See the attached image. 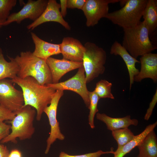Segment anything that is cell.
<instances>
[{
  "label": "cell",
  "instance_id": "cell-2",
  "mask_svg": "<svg viewBox=\"0 0 157 157\" xmlns=\"http://www.w3.org/2000/svg\"><path fill=\"white\" fill-rule=\"evenodd\" d=\"M18 65L17 76H30L42 85L52 83L51 73L46 60L37 57L30 51H22L14 58Z\"/></svg>",
  "mask_w": 157,
  "mask_h": 157
},
{
  "label": "cell",
  "instance_id": "cell-21",
  "mask_svg": "<svg viewBox=\"0 0 157 157\" xmlns=\"http://www.w3.org/2000/svg\"><path fill=\"white\" fill-rule=\"evenodd\" d=\"M157 125V121L148 125L140 134L135 135L133 138L122 147L117 148L114 151V157H123L140 144L145 137L151 131L154 130Z\"/></svg>",
  "mask_w": 157,
  "mask_h": 157
},
{
  "label": "cell",
  "instance_id": "cell-20",
  "mask_svg": "<svg viewBox=\"0 0 157 157\" xmlns=\"http://www.w3.org/2000/svg\"><path fill=\"white\" fill-rule=\"evenodd\" d=\"M137 157H157V137L154 130L148 133L137 146Z\"/></svg>",
  "mask_w": 157,
  "mask_h": 157
},
{
  "label": "cell",
  "instance_id": "cell-30",
  "mask_svg": "<svg viewBox=\"0 0 157 157\" xmlns=\"http://www.w3.org/2000/svg\"><path fill=\"white\" fill-rule=\"evenodd\" d=\"M11 125L0 121V144L1 141L6 137L10 133Z\"/></svg>",
  "mask_w": 157,
  "mask_h": 157
},
{
  "label": "cell",
  "instance_id": "cell-27",
  "mask_svg": "<svg viewBox=\"0 0 157 157\" xmlns=\"http://www.w3.org/2000/svg\"><path fill=\"white\" fill-rule=\"evenodd\" d=\"M114 152L113 148L111 149L110 151H104L101 150H99L94 152L76 155H69L64 151H61L59 154V157H100L102 155L109 154H113Z\"/></svg>",
  "mask_w": 157,
  "mask_h": 157
},
{
  "label": "cell",
  "instance_id": "cell-18",
  "mask_svg": "<svg viewBox=\"0 0 157 157\" xmlns=\"http://www.w3.org/2000/svg\"><path fill=\"white\" fill-rule=\"evenodd\" d=\"M96 118L104 123L107 129L111 131L116 130L128 128L131 125L137 126L138 123V120L131 119L130 115H127L122 117L114 118L110 117L105 113H97Z\"/></svg>",
  "mask_w": 157,
  "mask_h": 157
},
{
  "label": "cell",
  "instance_id": "cell-32",
  "mask_svg": "<svg viewBox=\"0 0 157 157\" xmlns=\"http://www.w3.org/2000/svg\"><path fill=\"white\" fill-rule=\"evenodd\" d=\"M67 0H60V8L61 14L63 17H65L67 14Z\"/></svg>",
  "mask_w": 157,
  "mask_h": 157
},
{
  "label": "cell",
  "instance_id": "cell-26",
  "mask_svg": "<svg viewBox=\"0 0 157 157\" xmlns=\"http://www.w3.org/2000/svg\"><path fill=\"white\" fill-rule=\"evenodd\" d=\"M17 2L16 0H0V20L4 22L7 20Z\"/></svg>",
  "mask_w": 157,
  "mask_h": 157
},
{
  "label": "cell",
  "instance_id": "cell-11",
  "mask_svg": "<svg viewBox=\"0 0 157 157\" xmlns=\"http://www.w3.org/2000/svg\"><path fill=\"white\" fill-rule=\"evenodd\" d=\"M119 0H86L82 10L86 18V25L93 26L109 13V4L119 2Z\"/></svg>",
  "mask_w": 157,
  "mask_h": 157
},
{
  "label": "cell",
  "instance_id": "cell-7",
  "mask_svg": "<svg viewBox=\"0 0 157 157\" xmlns=\"http://www.w3.org/2000/svg\"><path fill=\"white\" fill-rule=\"evenodd\" d=\"M64 94L63 91L56 90L49 106L45 108L44 112L47 115L51 129L49 137L47 140V147L45 154L48 153L51 146L57 139L64 140L65 136L61 132L59 124L57 119L56 115L59 101Z\"/></svg>",
  "mask_w": 157,
  "mask_h": 157
},
{
  "label": "cell",
  "instance_id": "cell-15",
  "mask_svg": "<svg viewBox=\"0 0 157 157\" xmlns=\"http://www.w3.org/2000/svg\"><path fill=\"white\" fill-rule=\"evenodd\" d=\"M141 69L135 76L134 81L140 82L144 79L150 78L156 83L157 82V54L151 52L144 54L140 58Z\"/></svg>",
  "mask_w": 157,
  "mask_h": 157
},
{
  "label": "cell",
  "instance_id": "cell-25",
  "mask_svg": "<svg viewBox=\"0 0 157 157\" xmlns=\"http://www.w3.org/2000/svg\"><path fill=\"white\" fill-rule=\"evenodd\" d=\"M89 96L90 104L88 108L90 110L88 117V123L90 128L93 129L95 127L94 122V117L95 115L99 111L97 106L100 99L94 90L92 92H89Z\"/></svg>",
  "mask_w": 157,
  "mask_h": 157
},
{
  "label": "cell",
  "instance_id": "cell-10",
  "mask_svg": "<svg viewBox=\"0 0 157 157\" xmlns=\"http://www.w3.org/2000/svg\"><path fill=\"white\" fill-rule=\"evenodd\" d=\"M48 1L47 0H28L19 11L10 15L3 23V26L8 25L14 22L20 24L26 19L33 22L35 21L45 9Z\"/></svg>",
  "mask_w": 157,
  "mask_h": 157
},
{
  "label": "cell",
  "instance_id": "cell-23",
  "mask_svg": "<svg viewBox=\"0 0 157 157\" xmlns=\"http://www.w3.org/2000/svg\"><path fill=\"white\" fill-rule=\"evenodd\" d=\"M112 134L117 143V148L122 147L129 142L135 136L128 128L112 131Z\"/></svg>",
  "mask_w": 157,
  "mask_h": 157
},
{
  "label": "cell",
  "instance_id": "cell-12",
  "mask_svg": "<svg viewBox=\"0 0 157 157\" xmlns=\"http://www.w3.org/2000/svg\"><path fill=\"white\" fill-rule=\"evenodd\" d=\"M60 4L56 0H49L47 7L41 15L35 21L27 26L28 30H33L44 23L53 22L61 24L66 29L70 30L69 24L64 19L60 11Z\"/></svg>",
  "mask_w": 157,
  "mask_h": 157
},
{
  "label": "cell",
  "instance_id": "cell-8",
  "mask_svg": "<svg viewBox=\"0 0 157 157\" xmlns=\"http://www.w3.org/2000/svg\"><path fill=\"white\" fill-rule=\"evenodd\" d=\"M84 69L78 68V72L73 77L64 81L56 83H50L47 85L56 90H69L77 93L82 97L86 106L88 108L90 104L89 91Z\"/></svg>",
  "mask_w": 157,
  "mask_h": 157
},
{
  "label": "cell",
  "instance_id": "cell-33",
  "mask_svg": "<svg viewBox=\"0 0 157 157\" xmlns=\"http://www.w3.org/2000/svg\"><path fill=\"white\" fill-rule=\"evenodd\" d=\"M9 151L6 146L0 144V157H8Z\"/></svg>",
  "mask_w": 157,
  "mask_h": 157
},
{
  "label": "cell",
  "instance_id": "cell-17",
  "mask_svg": "<svg viewBox=\"0 0 157 157\" xmlns=\"http://www.w3.org/2000/svg\"><path fill=\"white\" fill-rule=\"evenodd\" d=\"M31 34L35 46L34 50L32 53L35 56L46 60L52 56L61 53L59 44L45 41L33 32H31Z\"/></svg>",
  "mask_w": 157,
  "mask_h": 157
},
{
  "label": "cell",
  "instance_id": "cell-3",
  "mask_svg": "<svg viewBox=\"0 0 157 157\" xmlns=\"http://www.w3.org/2000/svg\"><path fill=\"white\" fill-rule=\"evenodd\" d=\"M123 30L122 45L135 59L157 49L156 46L150 40L148 28L144 21L133 28Z\"/></svg>",
  "mask_w": 157,
  "mask_h": 157
},
{
  "label": "cell",
  "instance_id": "cell-19",
  "mask_svg": "<svg viewBox=\"0 0 157 157\" xmlns=\"http://www.w3.org/2000/svg\"><path fill=\"white\" fill-rule=\"evenodd\" d=\"M150 36H154L157 28V1L148 0L142 16Z\"/></svg>",
  "mask_w": 157,
  "mask_h": 157
},
{
  "label": "cell",
  "instance_id": "cell-13",
  "mask_svg": "<svg viewBox=\"0 0 157 157\" xmlns=\"http://www.w3.org/2000/svg\"><path fill=\"white\" fill-rule=\"evenodd\" d=\"M46 61L51 73L53 83H58L61 77L67 73L83 66V62H74L63 58L59 59L50 57Z\"/></svg>",
  "mask_w": 157,
  "mask_h": 157
},
{
  "label": "cell",
  "instance_id": "cell-35",
  "mask_svg": "<svg viewBox=\"0 0 157 157\" xmlns=\"http://www.w3.org/2000/svg\"><path fill=\"white\" fill-rule=\"evenodd\" d=\"M127 1V0H120L119 2L121 6L123 7L126 3Z\"/></svg>",
  "mask_w": 157,
  "mask_h": 157
},
{
  "label": "cell",
  "instance_id": "cell-16",
  "mask_svg": "<svg viewBox=\"0 0 157 157\" xmlns=\"http://www.w3.org/2000/svg\"><path fill=\"white\" fill-rule=\"evenodd\" d=\"M110 53L112 55L120 56L125 62L129 74L131 90L134 82V77L139 72V70L136 67L135 64L140 63V61L132 56L122 45L116 41L112 45Z\"/></svg>",
  "mask_w": 157,
  "mask_h": 157
},
{
  "label": "cell",
  "instance_id": "cell-28",
  "mask_svg": "<svg viewBox=\"0 0 157 157\" xmlns=\"http://www.w3.org/2000/svg\"><path fill=\"white\" fill-rule=\"evenodd\" d=\"M16 115L3 106L0 105V121H10L12 120Z\"/></svg>",
  "mask_w": 157,
  "mask_h": 157
},
{
  "label": "cell",
  "instance_id": "cell-6",
  "mask_svg": "<svg viewBox=\"0 0 157 157\" xmlns=\"http://www.w3.org/2000/svg\"><path fill=\"white\" fill-rule=\"evenodd\" d=\"M84 46L83 67L87 83H89L104 73L107 55L103 48L94 43L87 42Z\"/></svg>",
  "mask_w": 157,
  "mask_h": 157
},
{
  "label": "cell",
  "instance_id": "cell-24",
  "mask_svg": "<svg viewBox=\"0 0 157 157\" xmlns=\"http://www.w3.org/2000/svg\"><path fill=\"white\" fill-rule=\"evenodd\" d=\"M111 83L106 80H101L96 84L94 91L99 98H108L114 99V97L111 93Z\"/></svg>",
  "mask_w": 157,
  "mask_h": 157
},
{
  "label": "cell",
  "instance_id": "cell-29",
  "mask_svg": "<svg viewBox=\"0 0 157 157\" xmlns=\"http://www.w3.org/2000/svg\"><path fill=\"white\" fill-rule=\"evenodd\" d=\"M157 102V89L154 95L153 98L149 105V108L147 110L146 113L144 116V120L148 121L150 117L154 108Z\"/></svg>",
  "mask_w": 157,
  "mask_h": 157
},
{
  "label": "cell",
  "instance_id": "cell-34",
  "mask_svg": "<svg viewBox=\"0 0 157 157\" xmlns=\"http://www.w3.org/2000/svg\"><path fill=\"white\" fill-rule=\"evenodd\" d=\"M8 157H22V153L18 149H13L9 152Z\"/></svg>",
  "mask_w": 157,
  "mask_h": 157
},
{
  "label": "cell",
  "instance_id": "cell-31",
  "mask_svg": "<svg viewBox=\"0 0 157 157\" xmlns=\"http://www.w3.org/2000/svg\"><path fill=\"white\" fill-rule=\"evenodd\" d=\"M86 1V0H67V8L82 10Z\"/></svg>",
  "mask_w": 157,
  "mask_h": 157
},
{
  "label": "cell",
  "instance_id": "cell-9",
  "mask_svg": "<svg viewBox=\"0 0 157 157\" xmlns=\"http://www.w3.org/2000/svg\"><path fill=\"white\" fill-rule=\"evenodd\" d=\"M11 79L0 80V105L16 113L24 105L22 91L15 88Z\"/></svg>",
  "mask_w": 157,
  "mask_h": 157
},
{
  "label": "cell",
  "instance_id": "cell-14",
  "mask_svg": "<svg viewBox=\"0 0 157 157\" xmlns=\"http://www.w3.org/2000/svg\"><path fill=\"white\" fill-rule=\"evenodd\" d=\"M59 45L63 59L82 62L85 47L78 40L72 37H65Z\"/></svg>",
  "mask_w": 157,
  "mask_h": 157
},
{
  "label": "cell",
  "instance_id": "cell-1",
  "mask_svg": "<svg viewBox=\"0 0 157 157\" xmlns=\"http://www.w3.org/2000/svg\"><path fill=\"white\" fill-rule=\"evenodd\" d=\"M11 80L22 89L24 99L23 106H29L34 108L36 112V119L40 121L44 109L50 104L56 90L40 84L30 76L22 78L16 76Z\"/></svg>",
  "mask_w": 157,
  "mask_h": 157
},
{
  "label": "cell",
  "instance_id": "cell-5",
  "mask_svg": "<svg viewBox=\"0 0 157 157\" xmlns=\"http://www.w3.org/2000/svg\"><path fill=\"white\" fill-rule=\"evenodd\" d=\"M148 0H127L120 9L109 13L106 18L123 30L133 28L140 22Z\"/></svg>",
  "mask_w": 157,
  "mask_h": 157
},
{
  "label": "cell",
  "instance_id": "cell-36",
  "mask_svg": "<svg viewBox=\"0 0 157 157\" xmlns=\"http://www.w3.org/2000/svg\"><path fill=\"white\" fill-rule=\"evenodd\" d=\"M3 22L0 20V28L2 26H3Z\"/></svg>",
  "mask_w": 157,
  "mask_h": 157
},
{
  "label": "cell",
  "instance_id": "cell-4",
  "mask_svg": "<svg viewBox=\"0 0 157 157\" xmlns=\"http://www.w3.org/2000/svg\"><path fill=\"white\" fill-rule=\"evenodd\" d=\"M29 106H23L16 112L13 119L8 121L11 124V132L1 141L3 144L9 142L16 144L17 139L24 140L31 138L35 132L33 122L35 110Z\"/></svg>",
  "mask_w": 157,
  "mask_h": 157
},
{
  "label": "cell",
  "instance_id": "cell-22",
  "mask_svg": "<svg viewBox=\"0 0 157 157\" xmlns=\"http://www.w3.org/2000/svg\"><path fill=\"white\" fill-rule=\"evenodd\" d=\"M8 57L9 62L5 59L0 47V80L8 78H14L17 76L19 71L18 65L14 58L9 56Z\"/></svg>",
  "mask_w": 157,
  "mask_h": 157
}]
</instances>
